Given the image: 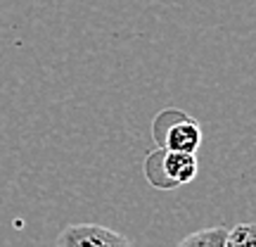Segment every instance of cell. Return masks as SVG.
Instances as JSON below:
<instances>
[{"label":"cell","mask_w":256,"mask_h":247,"mask_svg":"<svg viewBox=\"0 0 256 247\" xmlns=\"http://www.w3.org/2000/svg\"><path fill=\"white\" fill-rule=\"evenodd\" d=\"M226 247H256V223H238L228 228Z\"/></svg>","instance_id":"obj_5"},{"label":"cell","mask_w":256,"mask_h":247,"mask_svg":"<svg viewBox=\"0 0 256 247\" xmlns=\"http://www.w3.org/2000/svg\"><path fill=\"white\" fill-rule=\"evenodd\" d=\"M152 136L156 147L171 150V152H188L197 155L202 145V126L180 110H164L156 114L152 124Z\"/></svg>","instance_id":"obj_1"},{"label":"cell","mask_w":256,"mask_h":247,"mask_svg":"<svg viewBox=\"0 0 256 247\" xmlns=\"http://www.w3.org/2000/svg\"><path fill=\"white\" fill-rule=\"evenodd\" d=\"M57 247H133L126 235L98 223H74L60 233Z\"/></svg>","instance_id":"obj_3"},{"label":"cell","mask_w":256,"mask_h":247,"mask_svg":"<svg viewBox=\"0 0 256 247\" xmlns=\"http://www.w3.org/2000/svg\"><path fill=\"white\" fill-rule=\"evenodd\" d=\"M200 169L197 155H188V152H171V150H162L156 147L154 152H150L145 159V176L147 181L159 188H176V185H185L194 181Z\"/></svg>","instance_id":"obj_2"},{"label":"cell","mask_w":256,"mask_h":247,"mask_svg":"<svg viewBox=\"0 0 256 247\" xmlns=\"http://www.w3.org/2000/svg\"><path fill=\"white\" fill-rule=\"evenodd\" d=\"M228 228L226 226H214V228H202L197 233H190L176 247H226Z\"/></svg>","instance_id":"obj_4"}]
</instances>
